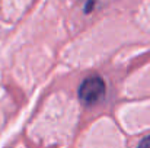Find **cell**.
Instances as JSON below:
<instances>
[{"label":"cell","mask_w":150,"mask_h":148,"mask_svg":"<svg viewBox=\"0 0 150 148\" xmlns=\"http://www.w3.org/2000/svg\"><path fill=\"white\" fill-rule=\"evenodd\" d=\"M105 95V81L99 76L86 77L79 87V99L83 105H96Z\"/></svg>","instance_id":"6da1fadb"},{"label":"cell","mask_w":150,"mask_h":148,"mask_svg":"<svg viewBox=\"0 0 150 148\" xmlns=\"http://www.w3.org/2000/svg\"><path fill=\"white\" fill-rule=\"evenodd\" d=\"M139 148H150V135L149 137H146V138L139 144Z\"/></svg>","instance_id":"7a4b0ae2"},{"label":"cell","mask_w":150,"mask_h":148,"mask_svg":"<svg viewBox=\"0 0 150 148\" xmlns=\"http://www.w3.org/2000/svg\"><path fill=\"white\" fill-rule=\"evenodd\" d=\"M93 1H95V0H89V1H88V6H86L85 12H91V9H92V6H93Z\"/></svg>","instance_id":"3957f363"}]
</instances>
